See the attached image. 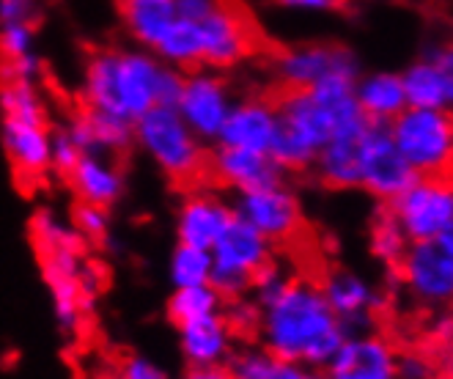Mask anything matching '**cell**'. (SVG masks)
Here are the masks:
<instances>
[{
    "instance_id": "cell-20",
    "label": "cell",
    "mask_w": 453,
    "mask_h": 379,
    "mask_svg": "<svg viewBox=\"0 0 453 379\" xmlns=\"http://www.w3.org/2000/svg\"><path fill=\"white\" fill-rule=\"evenodd\" d=\"M50 127L25 124L14 119L0 121V138H4L6 157L14 174L22 182H36L50 171Z\"/></svg>"
},
{
    "instance_id": "cell-18",
    "label": "cell",
    "mask_w": 453,
    "mask_h": 379,
    "mask_svg": "<svg viewBox=\"0 0 453 379\" xmlns=\"http://www.w3.org/2000/svg\"><path fill=\"white\" fill-rule=\"evenodd\" d=\"M209 176L234 190V193H248V190H261L286 182V174L278 168V162L270 154L231 146H218L215 154L209 157Z\"/></svg>"
},
{
    "instance_id": "cell-15",
    "label": "cell",
    "mask_w": 453,
    "mask_h": 379,
    "mask_svg": "<svg viewBox=\"0 0 453 379\" xmlns=\"http://www.w3.org/2000/svg\"><path fill=\"white\" fill-rule=\"evenodd\" d=\"M402 74L407 107L450 111L453 102V52L448 44H434L426 56L412 61Z\"/></svg>"
},
{
    "instance_id": "cell-27",
    "label": "cell",
    "mask_w": 453,
    "mask_h": 379,
    "mask_svg": "<svg viewBox=\"0 0 453 379\" xmlns=\"http://www.w3.org/2000/svg\"><path fill=\"white\" fill-rule=\"evenodd\" d=\"M226 303L220 300V294L211 289L209 283L201 286H181L173 289L171 300H168V319L176 324H188L193 319L209 316V313H220Z\"/></svg>"
},
{
    "instance_id": "cell-24",
    "label": "cell",
    "mask_w": 453,
    "mask_h": 379,
    "mask_svg": "<svg viewBox=\"0 0 453 379\" xmlns=\"http://www.w3.org/2000/svg\"><path fill=\"white\" fill-rule=\"evenodd\" d=\"M119 14L132 42L149 52L179 19L176 0H119Z\"/></svg>"
},
{
    "instance_id": "cell-13",
    "label": "cell",
    "mask_w": 453,
    "mask_h": 379,
    "mask_svg": "<svg viewBox=\"0 0 453 379\" xmlns=\"http://www.w3.org/2000/svg\"><path fill=\"white\" fill-rule=\"evenodd\" d=\"M325 374L327 379H398V352L380 333L346 336Z\"/></svg>"
},
{
    "instance_id": "cell-19",
    "label": "cell",
    "mask_w": 453,
    "mask_h": 379,
    "mask_svg": "<svg viewBox=\"0 0 453 379\" xmlns=\"http://www.w3.org/2000/svg\"><path fill=\"white\" fill-rule=\"evenodd\" d=\"M179 346L190 368L226 366L234 352V330L223 313H209L179 324Z\"/></svg>"
},
{
    "instance_id": "cell-6",
    "label": "cell",
    "mask_w": 453,
    "mask_h": 379,
    "mask_svg": "<svg viewBox=\"0 0 453 379\" xmlns=\"http://www.w3.org/2000/svg\"><path fill=\"white\" fill-rule=\"evenodd\" d=\"M410 242H429L453 234L450 176H418L402 196L385 204Z\"/></svg>"
},
{
    "instance_id": "cell-2",
    "label": "cell",
    "mask_w": 453,
    "mask_h": 379,
    "mask_svg": "<svg viewBox=\"0 0 453 379\" xmlns=\"http://www.w3.org/2000/svg\"><path fill=\"white\" fill-rule=\"evenodd\" d=\"M181 83L184 72L163 64L143 47H104L88 56L80 97L86 111L135 124L157 104L173 107L181 94Z\"/></svg>"
},
{
    "instance_id": "cell-22",
    "label": "cell",
    "mask_w": 453,
    "mask_h": 379,
    "mask_svg": "<svg viewBox=\"0 0 453 379\" xmlns=\"http://www.w3.org/2000/svg\"><path fill=\"white\" fill-rule=\"evenodd\" d=\"M69 138L80 146L83 154H108L116 157L132 146V124L116 116H104L96 111H86L74 116L66 127Z\"/></svg>"
},
{
    "instance_id": "cell-12",
    "label": "cell",
    "mask_w": 453,
    "mask_h": 379,
    "mask_svg": "<svg viewBox=\"0 0 453 379\" xmlns=\"http://www.w3.org/2000/svg\"><path fill=\"white\" fill-rule=\"evenodd\" d=\"M360 74L357 56L343 44L308 42L286 47L275 56V77L288 89H311L330 74Z\"/></svg>"
},
{
    "instance_id": "cell-32",
    "label": "cell",
    "mask_w": 453,
    "mask_h": 379,
    "mask_svg": "<svg viewBox=\"0 0 453 379\" xmlns=\"http://www.w3.org/2000/svg\"><path fill=\"white\" fill-rule=\"evenodd\" d=\"M72 228L80 234V239L99 242L108 236V209L91 206V204H80L72 214Z\"/></svg>"
},
{
    "instance_id": "cell-14",
    "label": "cell",
    "mask_w": 453,
    "mask_h": 379,
    "mask_svg": "<svg viewBox=\"0 0 453 379\" xmlns=\"http://www.w3.org/2000/svg\"><path fill=\"white\" fill-rule=\"evenodd\" d=\"M319 289H322L346 336L371 330L374 313L382 308V291L374 283H368L363 275H355L349 269H333L319 283Z\"/></svg>"
},
{
    "instance_id": "cell-5",
    "label": "cell",
    "mask_w": 453,
    "mask_h": 379,
    "mask_svg": "<svg viewBox=\"0 0 453 379\" xmlns=\"http://www.w3.org/2000/svg\"><path fill=\"white\" fill-rule=\"evenodd\" d=\"M388 132L418 176H440L450 171L453 159V121L450 111H429V107H404Z\"/></svg>"
},
{
    "instance_id": "cell-3",
    "label": "cell",
    "mask_w": 453,
    "mask_h": 379,
    "mask_svg": "<svg viewBox=\"0 0 453 379\" xmlns=\"http://www.w3.org/2000/svg\"><path fill=\"white\" fill-rule=\"evenodd\" d=\"M132 143L176 184H193L209 176V151L193 129L181 121L176 107L157 104L132 124Z\"/></svg>"
},
{
    "instance_id": "cell-21",
    "label": "cell",
    "mask_w": 453,
    "mask_h": 379,
    "mask_svg": "<svg viewBox=\"0 0 453 379\" xmlns=\"http://www.w3.org/2000/svg\"><path fill=\"white\" fill-rule=\"evenodd\" d=\"M66 179L74 190V196L80 198V204L111 209L124 196V174L119 168L116 157H108V154H83Z\"/></svg>"
},
{
    "instance_id": "cell-37",
    "label": "cell",
    "mask_w": 453,
    "mask_h": 379,
    "mask_svg": "<svg viewBox=\"0 0 453 379\" xmlns=\"http://www.w3.org/2000/svg\"><path fill=\"white\" fill-rule=\"evenodd\" d=\"M119 376L121 379H171L165 368H159L157 363L138 358V355H129L121 366H119Z\"/></svg>"
},
{
    "instance_id": "cell-4",
    "label": "cell",
    "mask_w": 453,
    "mask_h": 379,
    "mask_svg": "<svg viewBox=\"0 0 453 379\" xmlns=\"http://www.w3.org/2000/svg\"><path fill=\"white\" fill-rule=\"evenodd\" d=\"M266 264H273V242L234 218L211 248L209 286L220 294L223 303L242 300L253 289V278Z\"/></svg>"
},
{
    "instance_id": "cell-31",
    "label": "cell",
    "mask_w": 453,
    "mask_h": 379,
    "mask_svg": "<svg viewBox=\"0 0 453 379\" xmlns=\"http://www.w3.org/2000/svg\"><path fill=\"white\" fill-rule=\"evenodd\" d=\"M36 52L34 22H9L0 25V61H14Z\"/></svg>"
},
{
    "instance_id": "cell-29",
    "label": "cell",
    "mask_w": 453,
    "mask_h": 379,
    "mask_svg": "<svg viewBox=\"0 0 453 379\" xmlns=\"http://www.w3.org/2000/svg\"><path fill=\"white\" fill-rule=\"evenodd\" d=\"M211 278V251L193 248V245H176L171 256V283L173 289L181 286H201Z\"/></svg>"
},
{
    "instance_id": "cell-42",
    "label": "cell",
    "mask_w": 453,
    "mask_h": 379,
    "mask_svg": "<svg viewBox=\"0 0 453 379\" xmlns=\"http://www.w3.org/2000/svg\"><path fill=\"white\" fill-rule=\"evenodd\" d=\"M181 379H231L226 366H206V368H190Z\"/></svg>"
},
{
    "instance_id": "cell-28",
    "label": "cell",
    "mask_w": 453,
    "mask_h": 379,
    "mask_svg": "<svg viewBox=\"0 0 453 379\" xmlns=\"http://www.w3.org/2000/svg\"><path fill=\"white\" fill-rule=\"evenodd\" d=\"M410 248V239L402 231V226L395 223V218L388 212V206L377 214L374 226H371V253H374L385 267L395 269L398 261L404 259Z\"/></svg>"
},
{
    "instance_id": "cell-8",
    "label": "cell",
    "mask_w": 453,
    "mask_h": 379,
    "mask_svg": "<svg viewBox=\"0 0 453 379\" xmlns=\"http://www.w3.org/2000/svg\"><path fill=\"white\" fill-rule=\"evenodd\" d=\"M418 179L395 149L385 124H368L357 141V187L380 204H390L395 196Z\"/></svg>"
},
{
    "instance_id": "cell-39",
    "label": "cell",
    "mask_w": 453,
    "mask_h": 379,
    "mask_svg": "<svg viewBox=\"0 0 453 379\" xmlns=\"http://www.w3.org/2000/svg\"><path fill=\"white\" fill-rule=\"evenodd\" d=\"M273 4L288 12H305V14H330L341 9V0H273Z\"/></svg>"
},
{
    "instance_id": "cell-11",
    "label": "cell",
    "mask_w": 453,
    "mask_h": 379,
    "mask_svg": "<svg viewBox=\"0 0 453 379\" xmlns=\"http://www.w3.org/2000/svg\"><path fill=\"white\" fill-rule=\"evenodd\" d=\"M231 212L236 220L256 228L273 245L275 242L295 239L303 228L300 198L286 182L261 190H248V193H234Z\"/></svg>"
},
{
    "instance_id": "cell-23",
    "label": "cell",
    "mask_w": 453,
    "mask_h": 379,
    "mask_svg": "<svg viewBox=\"0 0 453 379\" xmlns=\"http://www.w3.org/2000/svg\"><path fill=\"white\" fill-rule=\"evenodd\" d=\"M355 99L368 124H390L407 107V94L398 72H368L355 83Z\"/></svg>"
},
{
    "instance_id": "cell-7",
    "label": "cell",
    "mask_w": 453,
    "mask_h": 379,
    "mask_svg": "<svg viewBox=\"0 0 453 379\" xmlns=\"http://www.w3.org/2000/svg\"><path fill=\"white\" fill-rule=\"evenodd\" d=\"M395 269L412 300L434 311L445 308L453 297V234L429 242H410Z\"/></svg>"
},
{
    "instance_id": "cell-26",
    "label": "cell",
    "mask_w": 453,
    "mask_h": 379,
    "mask_svg": "<svg viewBox=\"0 0 453 379\" xmlns=\"http://www.w3.org/2000/svg\"><path fill=\"white\" fill-rule=\"evenodd\" d=\"M0 113L4 119L44 127L50 116L36 83H25V80H0Z\"/></svg>"
},
{
    "instance_id": "cell-10",
    "label": "cell",
    "mask_w": 453,
    "mask_h": 379,
    "mask_svg": "<svg viewBox=\"0 0 453 379\" xmlns=\"http://www.w3.org/2000/svg\"><path fill=\"white\" fill-rule=\"evenodd\" d=\"M231 89L226 77L211 69H190L184 74L181 94L176 99V113L193 129V135L203 143H218V135L231 113Z\"/></svg>"
},
{
    "instance_id": "cell-36",
    "label": "cell",
    "mask_w": 453,
    "mask_h": 379,
    "mask_svg": "<svg viewBox=\"0 0 453 379\" xmlns=\"http://www.w3.org/2000/svg\"><path fill=\"white\" fill-rule=\"evenodd\" d=\"M39 0H0V25L9 22H36Z\"/></svg>"
},
{
    "instance_id": "cell-25",
    "label": "cell",
    "mask_w": 453,
    "mask_h": 379,
    "mask_svg": "<svg viewBox=\"0 0 453 379\" xmlns=\"http://www.w3.org/2000/svg\"><path fill=\"white\" fill-rule=\"evenodd\" d=\"M357 141L360 138H333L316 151L313 174L330 190L357 187Z\"/></svg>"
},
{
    "instance_id": "cell-16",
    "label": "cell",
    "mask_w": 453,
    "mask_h": 379,
    "mask_svg": "<svg viewBox=\"0 0 453 379\" xmlns=\"http://www.w3.org/2000/svg\"><path fill=\"white\" fill-rule=\"evenodd\" d=\"M275 132H278L275 102L264 97H248L231 104V113L218 135V146L270 154Z\"/></svg>"
},
{
    "instance_id": "cell-35",
    "label": "cell",
    "mask_w": 453,
    "mask_h": 379,
    "mask_svg": "<svg viewBox=\"0 0 453 379\" xmlns=\"http://www.w3.org/2000/svg\"><path fill=\"white\" fill-rule=\"evenodd\" d=\"M39 74H42V58L36 52L14 58V61H0V80H25V83H36Z\"/></svg>"
},
{
    "instance_id": "cell-41",
    "label": "cell",
    "mask_w": 453,
    "mask_h": 379,
    "mask_svg": "<svg viewBox=\"0 0 453 379\" xmlns=\"http://www.w3.org/2000/svg\"><path fill=\"white\" fill-rule=\"evenodd\" d=\"M218 0H176V14L179 19H188V22H198L203 14L211 12Z\"/></svg>"
},
{
    "instance_id": "cell-30",
    "label": "cell",
    "mask_w": 453,
    "mask_h": 379,
    "mask_svg": "<svg viewBox=\"0 0 453 379\" xmlns=\"http://www.w3.org/2000/svg\"><path fill=\"white\" fill-rule=\"evenodd\" d=\"M273 363H275V358L264 346H245V349L231 352L226 368H228L231 379H266Z\"/></svg>"
},
{
    "instance_id": "cell-33",
    "label": "cell",
    "mask_w": 453,
    "mask_h": 379,
    "mask_svg": "<svg viewBox=\"0 0 453 379\" xmlns=\"http://www.w3.org/2000/svg\"><path fill=\"white\" fill-rule=\"evenodd\" d=\"M80 157H83V151L69 138L66 129L50 135V171H56L58 176H69Z\"/></svg>"
},
{
    "instance_id": "cell-17",
    "label": "cell",
    "mask_w": 453,
    "mask_h": 379,
    "mask_svg": "<svg viewBox=\"0 0 453 379\" xmlns=\"http://www.w3.org/2000/svg\"><path fill=\"white\" fill-rule=\"evenodd\" d=\"M231 220H234L231 201H226L218 193H209V190H198V193L188 196L179 206L176 239L181 245L211 251Z\"/></svg>"
},
{
    "instance_id": "cell-38",
    "label": "cell",
    "mask_w": 453,
    "mask_h": 379,
    "mask_svg": "<svg viewBox=\"0 0 453 379\" xmlns=\"http://www.w3.org/2000/svg\"><path fill=\"white\" fill-rule=\"evenodd\" d=\"M266 379H327L325 368H313L305 363H288V360H275Z\"/></svg>"
},
{
    "instance_id": "cell-43",
    "label": "cell",
    "mask_w": 453,
    "mask_h": 379,
    "mask_svg": "<svg viewBox=\"0 0 453 379\" xmlns=\"http://www.w3.org/2000/svg\"><path fill=\"white\" fill-rule=\"evenodd\" d=\"M102 379H121V376H119V371H116V374H108V376H102Z\"/></svg>"
},
{
    "instance_id": "cell-1",
    "label": "cell",
    "mask_w": 453,
    "mask_h": 379,
    "mask_svg": "<svg viewBox=\"0 0 453 379\" xmlns=\"http://www.w3.org/2000/svg\"><path fill=\"white\" fill-rule=\"evenodd\" d=\"M253 303L258 306L261 346L275 360L325 368L346 338L338 316L327 306L319 283L291 281L275 264L253 278Z\"/></svg>"
},
{
    "instance_id": "cell-9",
    "label": "cell",
    "mask_w": 453,
    "mask_h": 379,
    "mask_svg": "<svg viewBox=\"0 0 453 379\" xmlns=\"http://www.w3.org/2000/svg\"><path fill=\"white\" fill-rule=\"evenodd\" d=\"M198 39H201V66L203 69H231L250 58L256 50V31L248 14L228 4V0H218L209 14H203L198 22Z\"/></svg>"
},
{
    "instance_id": "cell-34",
    "label": "cell",
    "mask_w": 453,
    "mask_h": 379,
    "mask_svg": "<svg viewBox=\"0 0 453 379\" xmlns=\"http://www.w3.org/2000/svg\"><path fill=\"white\" fill-rule=\"evenodd\" d=\"M223 316L231 324L234 336L242 333V330L245 333H256L258 330V306L253 300H248V297L228 303V313H223Z\"/></svg>"
},
{
    "instance_id": "cell-40",
    "label": "cell",
    "mask_w": 453,
    "mask_h": 379,
    "mask_svg": "<svg viewBox=\"0 0 453 379\" xmlns=\"http://www.w3.org/2000/svg\"><path fill=\"white\" fill-rule=\"evenodd\" d=\"M398 379H432V363L420 355H398Z\"/></svg>"
}]
</instances>
